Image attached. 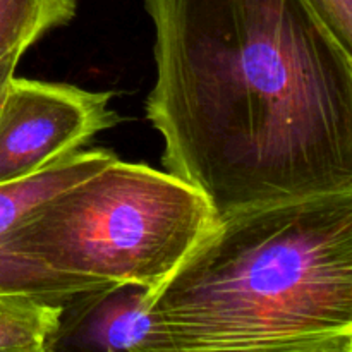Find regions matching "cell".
Instances as JSON below:
<instances>
[{
	"mask_svg": "<svg viewBox=\"0 0 352 352\" xmlns=\"http://www.w3.org/2000/svg\"><path fill=\"white\" fill-rule=\"evenodd\" d=\"M162 164L217 220L352 189V64L306 0H144Z\"/></svg>",
	"mask_w": 352,
	"mask_h": 352,
	"instance_id": "1",
	"label": "cell"
},
{
	"mask_svg": "<svg viewBox=\"0 0 352 352\" xmlns=\"http://www.w3.org/2000/svg\"><path fill=\"white\" fill-rule=\"evenodd\" d=\"M150 306L172 352H352V189L222 217Z\"/></svg>",
	"mask_w": 352,
	"mask_h": 352,
	"instance_id": "2",
	"label": "cell"
},
{
	"mask_svg": "<svg viewBox=\"0 0 352 352\" xmlns=\"http://www.w3.org/2000/svg\"><path fill=\"white\" fill-rule=\"evenodd\" d=\"M215 222L206 196L191 184L116 158L34 206L17 229L14 253L88 294L119 285L153 292Z\"/></svg>",
	"mask_w": 352,
	"mask_h": 352,
	"instance_id": "3",
	"label": "cell"
},
{
	"mask_svg": "<svg viewBox=\"0 0 352 352\" xmlns=\"http://www.w3.org/2000/svg\"><path fill=\"white\" fill-rule=\"evenodd\" d=\"M112 91L10 79L0 103V184L31 177L117 126Z\"/></svg>",
	"mask_w": 352,
	"mask_h": 352,
	"instance_id": "4",
	"label": "cell"
},
{
	"mask_svg": "<svg viewBox=\"0 0 352 352\" xmlns=\"http://www.w3.org/2000/svg\"><path fill=\"white\" fill-rule=\"evenodd\" d=\"M109 150H79L31 177L0 184V294H24L67 306L91 296L69 278L24 263L14 253L16 232L34 206L116 160Z\"/></svg>",
	"mask_w": 352,
	"mask_h": 352,
	"instance_id": "5",
	"label": "cell"
},
{
	"mask_svg": "<svg viewBox=\"0 0 352 352\" xmlns=\"http://www.w3.org/2000/svg\"><path fill=\"white\" fill-rule=\"evenodd\" d=\"M150 292L140 285H119L71 302L50 351L172 352L168 336L151 311Z\"/></svg>",
	"mask_w": 352,
	"mask_h": 352,
	"instance_id": "6",
	"label": "cell"
},
{
	"mask_svg": "<svg viewBox=\"0 0 352 352\" xmlns=\"http://www.w3.org/2000/svg\"><path fill=\"white\" fill-rule=\"evenodd\" d=\"M64 308L31 296L0 294V351H50Z\"/></svg>",
	"mask_w": 352,
	"mask_h": 352,
	"instance_id": "7",
	"label": "cell"
},
{
	"mask_svg": "<svg viewBox=\"0 0 352 352\" xmlns=\"http://www.w3.org/2000/svg\"><path fill=\"white\" fill-rule=\"evenodd\" d=\"M78 0H0V58L71 23Z\"/></svg>",
	"mask_w": 352,
	"mask_h": 352,
	"instance_id": "8",
	"label": "cell"
},
{
	"mask_svg": "<svg viewBox=\"0 0 352 352\" xmlns=\"http://www.w3.org/2000/svg\"><path fill=\"white\" fill-rule=\"evenodd\" d=\"M352 64V0H306Z\"/></svg>",
	"mask_w": 352,
	"mask_h": 352,
	"instance_id": "9",
	"label": "cell"
},
{
	"mask_svg": "<svg viewBox=\"0 0 352 352\" xmlns=\"http://www.w3.org/2000/svg\"><path fill=\"white\" fill-rule=\"evenodd\" d=\"M24 54H26V52L16 50V52H10V54L3 55V57L0 58V103H2L3 95H6L7 86H9L10 79L16 76V67Z\"/></svg>",
	"mask_w": 352,
	"mask_h": 352,
	"instance_id": "10",
	"label": "cell"
}]
</instances>
